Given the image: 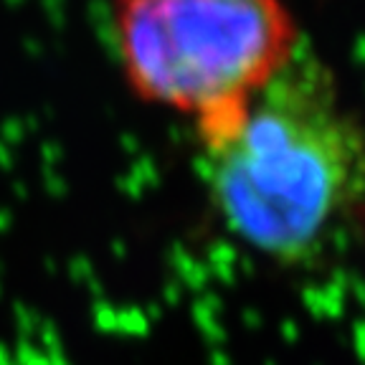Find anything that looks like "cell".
I'll use <instances>...</instances> for the list:
<instances>
[{"instance_id":"7a4b0ae2","label":"cell","mask_w":365,"mask_h":365,"mask_svg":"<svg viewBox=\"0 0 365 365\" xmlns=\"http://www.w3.org/2000/svg\"><path fill=\"white\" fill-rule=\"evenodd\" d=\"M112 34L130 89L195 132L239 112L299 53L284 0H112Z\"/></svg>"},{"instance_id":"6da1fadb","label":"cell","mask_w":365,"mask_h":365,"mask_svg":"<svg viewBox=\"0 0 365 365\" xmlns=\"http://www.w3.org/2000/svg\"><path fill=\"white\" fill-rule=\"evenodd\" d=\"M198 143L221 221L272 262H312L365 190V127L302 51Z\"/></svg>"}]
</instances>
